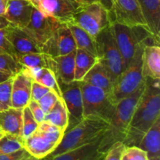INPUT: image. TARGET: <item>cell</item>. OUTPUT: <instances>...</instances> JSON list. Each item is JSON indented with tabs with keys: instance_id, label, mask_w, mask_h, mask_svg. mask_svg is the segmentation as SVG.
I'll use <instances>...</instances> for the list:
<instances>
[{
	"instance_id": "22",
	"label": "cell",
	"mask_w": 160,
	"mask_h": 160,
	"mask_svg": "<svg viewBox=\"0 0 160 160\" xmlns=\"http://www.w3.org/2000/svg\"><path fill=\"white\" fill-rule=\"evenodd\" d=\"M138 147L146 152L148 158L160 157V117L145 133Z\"/></svg>"
},
{
	"instance_id": "24",
	"label": "cell",
	"mask_w": 160,
	"mask_h": 160,
	"mask_svg": "<svg viewBox=\"0 0 160 160\" xmlns=\"http://www.w3.org/2000/svg\"><path fill=\"white\" fill-rule=\"evenodd\" d=\"M23 70L32 78L33 81L40 83L50 90L53 91L59 98H62L60 88L58 84L57 79L52 70L48 68H26L23 67Z\"/></svg>"
},
{
	"instance_id": "7",
	"label": "cell",
	"mask_w": 160,
	"mask_h": 160,
	"mask_svg": "<svg viewBox=\"0 0 160 160\" xmlns=\"http://www.w3.org/2000/svg\"><path fill=\"white\" fill-rule=\"evenodd\" d=\"M84 118L89 116L97 117L109 123L116 106L111 102L109 95L99 88L81 81Z\"/></svg>"
},
{
	"instance_id": "29",
	"label": "cell",
	"mask_w": 160,
	"mask_h": 160,
	"mask_svg": "<svg viewBox=\"0 0 160 160\" xmlns=\"http://www.w3.org/2000/svg\"><path fill=\"white\" fill-rule=\"evenodd\" d=\"M16 59L26 68H47L48 67V55L44 53H27L17 56Z\"/></svg>"
},
{
	"instance_id": "12",
	"label": "cell",
	"mask_w": 160,
	"mask_h": 160,
	"mask_svg": "<svg viewBox=\"0 0 160 160\" xmlns=\"http://www.w3.org/2000/svg\"><path fill=\"white\" fill-rule=\"evenodd\" d=\"M79 6L76 1L71 0H41L34 7L45 15L67 23L71 20Z\"/></svg>"
},
{
	"instance_id": "30",
	"label": "cell",
	"mask_w": 160,
	"mask_h": 160,
	"mask_svg": "<svg viewBox=\"0 0 160 160\" xmlns=\"http://www.w3.org/2000/svg\"><path fill=\"white\" fill-rule=\"evenodd\" d=\"M23 70V66L17 60L15 56L8 53H0V71L13 76Z\"/></svg>"
},
{
	"instance_id": "40",
	"label": "cell",
	"mask_w": 160,
	"mask_h": 160,
	"mask_svg": "<svg viewBox=\"0 0 160 160\" xmlns=\"http://www.w3.org/2000/svg\"><path fill=\"white\" fill-rule=\"evenodd\" d=\"M28 106L30 109V110H31L33 117H34V119H35L38 123H40L42 121H44L45 113L43 112L42 109L41 108L40 105L38 104V102L37 101L30 99V101L28 102Z\"/></svg>"
},
{
	"instance_id": "52",
	"label": "cell",
	"mask_w": 160,
	"mask_h": 160,
	"mask_svg": "<svg viewBox=\"0 0 160 160\" xmlns=\"http://www.w3.org/2000/svg\"><path fill=\"white\" fill-rule=\"evenodd\" d=\"M71 1H75V0H71Z\"/></svg>"
},
{
	"instance_id": "6",
	"label": "cell",
	"mask_w": 160,
	"mask_h": 160,
	"mask_svg": "<svg viewBox=\"0 0 160 160\" xmlns=\"http://www.w3.org/2000/svg\"><path fill=\"white\" fill-rule=\"evenodd\" d=\"M98 62L108 70L114 80L123 70V61L111 31L110 25L95 37Z\"/></svg>"
},
{
	"instance_id": "42",
	"label": "cell",
	"mask_w": 160,
	"mask_h": 160,
	"mask_svg": "<svg viewBox=\"0 0 160 160\" xmlns=\"http://www.w3.org/2000/svg\"><path fill=\"white\" fill-rule=\"evenodd\" d=\"M9 0H0V16H4Z\"/></svg>"
},
{
	"instance_id": "14",
	"label": "cell",
	"mask_w": 160,
	"mask_h": 160,
	"mask_svg": "<svg viewBox=\"0 0 160 160\" xmlns=\"http://www.w3.org/2000/svg\"><path fill=\"white\" fill-rule=\"evenodd\" d=\"M33 8L29 0H9L4 17L10 25L23 29L31 20Z\"/></svg>"
},
{
	"instance_id": "31",
	"label": "cell",
	"mask_w": 160,
	"mask_h": 160,
	"mask_svg": "<svg viewBox=\"0 0 160 160\" xmlns=\"http://www.w3.org/2000/svg\"><path fill=\"white\" fill-rule=\"evenodd\" d=\"M23 148V139L10 134H5L0 138V155L13 152Z\"/></svg>"
},
{
	"instance_id": "19",
	"label": "cell",
	"mask_w": 160,
	"mask_h": 160,
	"mask_svg": "<svg viewBox=\"0 0 160 160\" xmlns=\"http://www.w3.org/2000/svg\"><path fill=\"white\" fill-rule=\"evenodd\" d=\"M82 81L102 89L109 95L112 91L115 80L107 69L97 61L96 63L86 73Z\"/></svg>"
},
{
	"instance_id": "50",
	"label": "cell",
	"mask_w": 160,
	"mask_h": 160,
	"mask_svg": "<svg viewBox=\"0 0 160 160\" xmlns=\"http://www.w3.org/2000/svg\"><path fill=\"white\" fill-rule=\"evenodd\" d=\"M4 135H5V134L3 133V131H2L1 128H0V138H2Z\"/></svg>"
},
{
	"instance_id": "11",
	"label": "cell",
	"mask_w": 160,
	"mask_h": 160,
	"mask_svg": "<svg viewBox=\"0 0 160 160\" xmlns=\"http://www.w3.org/2000/svg\"><path fill=\"white\" fill-rule=\"evenodd\" d=\"M58 84L62 93V98L68 112L69 123L66 130V131H67L78 124L84 119L81 81H74L69 84L58 82Z\"/></svg>"
},
{
	"instance_id": "44",
	"label": "cell",
	"mask_w": 160,
	"mask_h": 160,
	"mask_svg": "<svg viewBox=\"0 0 160 160\" xmlns=\"http://www.w3.org/2000/svg\"><path fill=\"white\" fill-rule=\"evenodd\" d=\"M9 25V21L4 17V16H0V29L7 28Z\"/></svg>"
},
{
	"instance_id": "23",
	"label": "cell",
	"mask_w": 160,
	"mask_h": 160,
	"mask_svg": "<svg viewBox=\"0 0 160 160\" xmlns=\"http://www.w3.org/2000/svg\"><path fill=\"white\" fill-rule=\"evenodd\" d=\"M103 136V135H102ZM102 136L96 140L62 152L52 158H44V160H87L98 151Z\"/></svg>"
},
{
	"instance_id": "27",
	"label": "cell",
	"mask_w": 160,
	"mask_h": 160,
	"mask_svg": "<svg viewBox=\"0 0 160 160\" xmlns=\"http://www.w3.org/2000/svg\"><path fill=\"white\" fill-rule=\"evenodd\" d=\"M44 121L60 128L65 132L68 127L69 116L67 106L62 98H59L52 109L45 114Z\"/></svg>"
},
{
	"instance_id": "2",
	"label": "cell",
	"mask_w": 160,
	"mask_h": 160,
	"mask_svg": "<svg viewBox=\"0 0 160 160\" xmlns=\"http://www.w3.org/2000/svg\"><path fill=\"white\" fill-rule=\"evenodd\" d=\"M145 88V81L128 97L119 102L109 121L107 131L103 134L98 151L106 154L117 142H123L128 134V128L138 102Z\"/></svg>"
},
{
	"instance_id": "37",
	"label": "cell",
	"mask_w": 160,
	"mask_h": 160,
	"mask_svg": "<svg viewBox=\"0 0 160 160\" xmlns=\"http://www.w3.org/2000/svg\"><path fill=\"white\" fill-rule=\"evenodd\" d=\"M125 147L123 142H117L108 150L102 160H121L122 153Z\"/></svg>"
},
{
	"instance_id": "13",
	"label": "cell",
	"mask_w": 160,
	"mask_h": 160,
	"mask_svg": "<svg viewBox=\"0 0 160 160\" xmlns=\"http://www.w3.org/2000/svg\"><path fill=\"white\" fill-rule=\"evenodd\" d=\"M75 54L76 51L54 58L48 56L47 68L52 70L58 82L69 84L74 81Z\"/></svg>"
},
{
	"instance_id": "32",
	"label": "cell",
	"mask_w": 160,
	"mask_h": 160,
	"mask_svg": "<svg viewBox=\"0 0 160 160\" xmlns=\"http://www.w3.org/2000/svg\"><path fill=\"white\" fill-rule=\"evenodd\" d=\"M38 127V123L33 117L28 106L23 108V125H22V139H25L33 134Z\"/></svg>"
},
{
	"instance_id": "21",
	"label": "cell",
	"mask_w": 160,
	"mask_h": 160,
	"mask_svg": "<svg viewBox=\"0 0 160 160\" xmlns=\"http://www.w3.org/2000/svg\"><path fill=\"white\" fill-rule=\"evenodd\" d=\"M148 29L160 35V0H138Z\"/></svg>"
},
{
	"instance_id": "41",
	"label": "cell",
	"mask_w": 160,
	"mask_h": 160,
	"mask_svg": "<svg viewBox=\"0 0 160 160\" xmlns=\"http://www.w3.org/2000/svg\"><path fill=\"white\" fill-rule=\"evenodd\" d=\"M30 154L23 148L8 154L0 155V160H23L29 157Z\"/></svg>"
},
{
	"instance_id": "20",
	"label": "cell",
	"mask_w": 160,
	"mask_h": 160,
	"mask_svg": "<svg viewBox=\"0 0 160 160\" xmlns=\"http://www.w3.org/2000/svg\"><path fill=\"white\" fill-rule=\"evenodd\" d=\"M142 75L144 78L160 79V48L147 45L142 53Z\"/></svg>"
},
{
	"instance_id": "25",
	"label": "cell",
	"mask_w": 160,
	"mask_h": 160,
	"mask_svg": "<svg viewBox=\"0 0 160 160\" xmlns=\"http://www.w3.org/2000/svg\"><path fill=\"white\" fill-rule=\"evenodd\" d=\"M68 28H70L75 42L77 48H81L88 52L96 57V47H95V38L88 34L79 26L73 22H67Z\"/></svg>"
},
{
	"instance_id": "45",
	"label": "cell",
	"mask_w": 160,
	"mask_h": 160,
	"mask_svg": "<svg viewBox=\"0 0 160 160\" xmlns=\"http://www.w3.org/2000/svg\"><path fill=\"white\" fill-rule=\"evenodd\" d=\"M12 77H14L13 75L0 71V83H2V82H3V81H6V80L9 79V78H12Z\"/></svg>"
},
{
	"instance_id": "9",
	"label": "cell",
	"mask_w": 160,
	"mask_h": 160,
	"mask_svg": "<svg viewBox=\"0 0 160 160\" xmlns=\"http://www.w3.org/2000/svg\"><path fill=\"white\" fill-rule=\"evenodd\" d=\"M62 23L54 17L45 15L34 7L31 20L23 30L42 48V45L50 38Z\"/></svg>"
},
{
	"instance_id": "15",
	"label": "cell",
	"mask_w": 160,
	"mask_h": 160,
	"mask_svg": "<svg viewBox=\"0 0 160 160\" xmlns=\"http://www.w3.org/2000/svg\"><path fill=\"white\" fill-rule=\"evenodd\" d=\"M32 78L23 70L12 78L11 105L12 107L23 109L31 99Z\"/></svg>"
},
{
	"instance_id": "49",
	"label": "cell",
	"mask_w": 160,
	"mask_h": 160,
	"mask_svg": "<svg viewBox=\"0 0 160 160\" xmlns=\"http://www.w3.org/2000/svg\"><path fill=\"white\" fill-rule=\"evenodd\" d=\"M23 160H44V159H36V158H34V157H32V156H30L29 157L26 158V159H23Z\"/></svg>"
},
{
	"instance_id": "36",
	"label": "cell",
	"mask_w": 160,
	"mask_h": 160,
	"mask_svg": "<svg viewBox=\"0 0 160 160\" xmlns=\"http://www.w3.org/2000/svg\"><path fill=\"white\" fill-rule=\"evenodd\" d=\"M59 98V96L53 91L50 90L41 99H39L38 102L40 105L43 112L46 114L47 112H48L52 109V107L55 106Z\"/></svg>"
},
{
	"instance_id": "46",
	"label": "cell",
	"mask_w": 160,
	"mask_h": 160,
	"mask_svg": "<svg viewBox=\"0 0 160 160\" xmlns=\"http://www.w3.org/2000/svg\"><path fill=\"white\" fill-rule=\"evenodd\" d=\"M80 6H84V5H88L91 3L97 2H100V0H75Z\"/></svg>"
},
{
	"instance_id": "28",
	"label": "cell",
	"mask_w": 160,
	"mask_h": 160,
	"mask_svg": "<svg viewBox=\"0 0 160 160\" xmlns=\"http://www.w3.org/2000/svg\"><path fill=\"white\" fill-rule=\"evenodd\" d=\"M59 56H65L77 50L76 42L67 23H62L56 32Z\"/></svg>"
},
{
	"instance_id": "5",
	"label": "cell",
	"mask_w": 160,
	"mask_h": 160,
	"mask_svg": "<svg viewBox=\"0 0 160 160\" xmlns=\"http://www.w3.org/2000/svg\"><path fill=\"white\" fill-rule=\"evenodd\" d=\"M110 28L123 59L124 68L131 61L138 46L145 39L153 35L146 26L142 25L128 27L120 23H111Z\"/></svg>"
},
{
	"instance_id": "17",
	"label": "cell",
	"mask_w": 160,
	"mask_h": 160,
	"mask_svg": "<svg viewBox=\"0 0 160 160\" xmlns=\"http://www.w3.org/2000/svg\"><path fill=\"white\" fill-rule=\"evenodd\" d=\"M6 30V37L12 45L16 56L27 53H42V48L21 28L9 24Z\"/></svg>"
},
{
	"instance_id": "3",
	"label": "cell",
	"mask_w": 160,
	"mask_h": 160,
	"mask_svg": "<svg viewBox=\"0 0 160 160\" xmlns=\"http://www.w3.org/2000/svg\"><path fill=\"white\" fill-rule=\"evenodd\" d=\"M109 123L97 117H86L78 124L63 134L56 149L45 158H52L62 152L96 140L109 128Z\"/></svg>"
},
{
	"instance_id": "47",
	"label": "cell",
	"mask_w": 160,
	"mask_h": 160,
	"mask_svg": "<svg viewBox=\"0 0 160 160\" xmlns=\"http://www.w3.org/2000/svg\"><path fill=\"white\" fill-rule=\"evenodd\" d=\"M100 2L102 4V6L108 10H110L112 7V0H100Z\"/></svg>"
},
{
	"instance_id": "35",
	"label": "cell",
	"mask_w": 160,
	"mask_h": 160,
	"mask_svg": "<svg viewBox=\"0 0 160 160\" xmlns=\"http://www.w3.org/2000/svg\"><path fill=\"white\" fill-rule=\"evenodd\" d=\"M148 154L138 146L125 147L121 156V160H148Z\"/></svg>"
},
{
	"instance_id": "8",
	"label": "cell",
	"mask_w": 160,
	"mask_h": 160,
	"mask_svg": "<svg viewBox=\"0 0 160 160\" xmlns=\"http://www.w3.org/2000/svg\"><path fill=\"white\" fill-rule=\"evenodd\" d=\"M70 21L84 29L93 38L110 25L109 10L100 2L79 6Z\"/></svg>"
},
{
	"instance_id": "48",
	"label": "cell",
	"mask_w": 160,
	"mask_h": 160,
	"mask_svg": "<svg viewBox=\"0 0 160 160\" xmlns=\"http://www.w3.org/2000/svg\"><path fill=\"white\" fill-rule=\"evenodd\" d=\"M29 1L31 2V4H32L33 6H35L36 5H37L38 3L39 2L41 1V0H29Z\"/></svg>"
},
{
	"instance_id": "16",
	"label": "cell",
	"mask_w": 160,
	"mask_h": 160,
	"mask_svg": "<svg viewBox=\"0 0 160 160\" xmlns=\"http://www.w3.org/2000/svg\"><path fill=\"white\" fill-rule=\"evenodd\" d=\"M58 145L38 130L23 140V148L32 157L42 159L52 152Z\"/></svg>"
},
{
	"instance_id": "10",
	"label": "cell",
	"mask_w": 160,
	"mask_h": 160,
	"mask_svg": "<svg viewBox=\"0 0 160 160\" xmlns=\"http://www.w3.org/2000/svg\"><path fill=\"white\" fill-rule=\"evenodd\" d=\"M109 13L110 23H117L128 27L146 26L138 0H112Z\"/></svg>"
},
{
	"instance_id": "34",
	"label": "cell",
	"mask_w": 160,
	"mask_h": 160,
	"mask_svg": "<svg viewBox=\"0 0 160 160\" xmlns=\"http://www.w3.org/2000/svg\"><path fill=\"white\" fill-rule=\"evenodd\" d=\"M12 78L0 83V112L12 107L11 94H12Z\"/></svg>"
},
{
	"instance_id": "26",
	"label": "cell",
	"mask_w": 160,
	"mask_h": 160,
	"mask_svg": "<svg viewBox=\"0 0 160 160\" xmlns=\"http://www.w3.org/2000/svg\"><path fill=\"white\" fill-rule=\"evenodd\" d=\"M97 57L81 48H77L75 54L74 81H82L90 69L97 62Z\"/></svg>"
},
{
	"instance_id": "38",
	"label": "cell",
	"mask_w": 160,
	"mask_h": 160,
	"mask_svg": "<svg viewBox=\"0 0 160 160\" xmlns=\"http://www.w3.org/2000/svg\"><path fill=\"white\" fill-rule=\"evenodd\" d=\"M50 91L45 86L42 85L40 83L37 81H32L31 84V99L34 100V101H38L39 99L42 98L46 93H48Z\"/></svg>"
},
{
	"instance_id": "1",
	"label": "cell",
	"mask_w": 160,
	"mask_h": 160,
	"mask_svg": "<svg viewBox=\"0 0 160 160\" xmlns=\"http://www.w3.org/2000/svg\"><path fill=\"white\" fill-rule=\"evenodd\" d=\"M145 79V90L138 102L123 142L126 147L138 146L145 133L160 117V79Z\"/></svg>"
},
{
	"instance_id": "18",
	"label": "cell",
	"mask_w": 160,
	"mask_h": 160,
	"mask_svg": "<svg viewBox=\"0 0 160 160\" xmlns=\"http://www.w3.org/2000/svg\"><path fill=\"white\" fill-rule=\"evenodd\" d=\"M22 125L23 109L11 107L0 112V128L5 134L21 138Z\"/></svg>"
},
{
	"instance_id": "51",
	"label": "cell",
	"mask_w": 160,
	"mask_h": 160,
	"mask_svg": "<svg viewBox=\"0 0 160 160\" xmlns=\"http://www.w3.org/2000/svg\"><path fill=\"white\" fill-rule=\"evenodd\" d=\"M148 160H160V157H156V158H149Z\"/></svg>"
},
{
	"instance_id": "4",
	"label": "cell",
	"mask_w": 160,
	"mask_h": 160,
	"mask_svg": "<svg viewBox=\"0 0 160 160\" xmlns=\"http://www.w3.org/2000/svg\"><path fill=\"white\" fill-rule=\"evenodd\" d=\"M145 45L141 43L128 67L123 69L114 81L112 91L109 94L111 102L117 103L132 94L142 83L145 78L142 75V53Z\"/></svg>"
},
{
	"instance_id": "43",
	"label": "cell",
	"mask_w": 160,
	"mask_h": 160,
	"mask_svg": "<svg viewBox=\"0 0 160 160\" xmlns=\"http://www.w3.org/2000/svg\"><path fill=\"white\" fill-rule=\"evenodd\" d=\"M104 153L99 152L98 151H97L95 154L92 155V156L87 160H102L103 158H104Z\"/></svg>"
},
{
	"instance_id": "39",
	"label": "cell",
	"mask_w": 160,
	"mask_h": 160,
	"mask_svg": "<svg viewBox=\"0 0 160 160\" xmlns=\"http://www.w3.org/2000/svg\"><path fill=\"white\" fill-rule=\"evenodd\" d=\"M6 28L0 29V53H8L16 57L13 48L6 37Z\"/></svg>"
},
{
	"instance_id": "33",
	"label": "cell",
	"mask_w": 160,
	"mask_h": 160,
	"mask_svg": "<svg viewBox=\"0 0 160 160\" xmlns=\"http://www.w3.org/2000/svg\"><path fill=\"white\" fill-rule=\"evenodd\" d=\"M38 130L43 133L52 142L56 143L57 145H59V144L60 143L64 133H65L60 128L46 121H42V123H38Z\"/></svg>"
}]
</instances>
